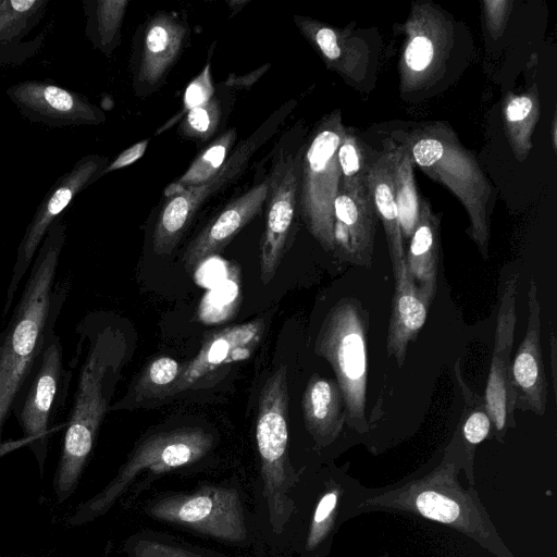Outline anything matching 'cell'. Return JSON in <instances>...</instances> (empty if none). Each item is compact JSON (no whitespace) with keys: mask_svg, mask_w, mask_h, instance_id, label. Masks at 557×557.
<instances>
[{"mask_svg":"<svg viewBox=\"0 0 557 557\" xmlns=\"http://www.w3.org/2000/svg\"><path fill=\"white\" fill-rule=\"evenodd\" d=\"M557 122H556V117H554V121H553V144H554V147L556 149V146H557V136H556V132H557Z\"/></svg>","mask_w":557,"mask_h":557,"instance_id":"obj_45","label":"cell"},{"mask_svg":"<svg viewBox=\"0 0 557 557\" xmlns=\"http://www.w3.org/2000/svg\"><path fill=\"white\" fill-rule=\"evenodd\" d=\"M66 239L60 219L47 232L29 268L20 300L0 332V456L1 436L14 399L45 347L70 294L72 276L57 280Z\"/></svg>","mask_w":557,"mask_h":557,"instance_id":"obj_2","label":"cell"},{"mask_svg":"<svg viewBox=\"0 0 557 557\" xmlns=\"http://www.w3.org/2000/svg\"><path fill=\"white\" fill-rule=\"evenodd\" d=\"M293 106V102H287L273 112L248 138L239 143L222 166L205 183L168 198L152 236L156 255L165 257L172 253L200 207L245 171L258 149L276 133Z\"/></svg>","mask_w":557,"mask_h":557,"instance_id":"obj_10","label":"cell"},{"mask_svg":"<svg viewBox=\"0 0 557 557\" xmlns=\"http://www.w3.org/2000/svg\"><path fill=\"white\" fill-rule=\"evenodd\" d=\"M86 37L109 57L121 41V28L128 0H84Z\"/></svg>","mask_w":557,"mask_h":557,"instance_id":"obj_28","label":"cell"},{"mask_svg":"<svg viewBox=\"0 0 557 557\" xmlns=\"http://www.w3.org/2000/svg\"><path fill=\"white\" fill-rule=\"evenodd\" d=\"M540 98L536 86L507 98L504 104L505 133L515 158L524 161L533 148L532 136L540 119Z\"/></svg>","mask_w":557,"mask_h":557,"instance_id":"obj_26","label":"cell"},{"mask_svg":"<svg viewBox=\"0 0 557 557\" xmlns=\"http://www.w3.org/2000/svg\"><path fill=\"white\" fill-rule=\"evenodd\" d=\"M188 36V26L170 13L159 12L146 25L137 79L156 87L176 62Z\"/></svg>","mask_w":557,"mask_h":557,"instance_id":"obj_22","label":"cell"},{"mask_svg":"<svg viewBox=\"0 0 557 557\" xmlns=\"http://www.w3.org/2000/svg\"><path fill=\"white\" fill-rule=\"evenodd\" d=\"M269 67L270 64H263L244 75L231 74L223 85L230 88H249L268 71Z\"/></svg>","mask_w":557,"mask_h":557,"instance_id":"obj_42","label":"cell"},{"mask_svg":"<svg viewBox=\"0 0 557 557\" xmlns=\"http://www.w3.org/2000/svg\"><path fill=\"white\" fill-rule=\"evenodd\" d=\"M149 139L141 140L122 151L112 162L108 163L99 174V178L113 171L128 166L139 160L147 150Z\"/></svg>","mask_w":557,"mask_h":557,"instance_id":"obj_41","label":"cell"},{"mask_svg":"<svg viewBox=\"0 0 557 557\" xmlns=\"http://www.w3.org/2000/svg\"><path fill=\"white\" fill-rule=\"evenodd\" d=\"M268 177L230 201L189 243L183 255L188 271L221 252L260 213L268 197Z\"/></svg>","mask_w":557,"mask_h":557,"instance_id":"obj_19","label":"cell"},{"mask_svg":"<svg viewBox=\"0 0 557 557\" xmlns=\"http://www.w3.org/2000/svg\"><path fill=\"white\" fill-rule=\"evenodd\" d=\"M346 127L339 111L325 115L304 146L300 163L298 208L313 238L334 251V201L339 190L337 148Z\"/></svg>","mask_w":557,"mask_h":557,"instance_id":"obj_8","label":"cell"},{"mask_svg":"<svg viewBox=\"0 0 557 557\" xmlns=\"http://www.w3.org/2000/svg\"><path fill=\"white\" fill-rule=\"evenodd\" d=\"M294 22L330 69L355 83L366 78L372 51L364 37L307 16L294 15Z\"/></svg>","mask_w":557,"mask_h":557,"instance_id":"obj_20","label":"cell"},{"mask_svg":"<svg viewBox=\"0 0 557 557\" xmlns=\"http://www.w3.org/2000/svg\"><path fill=\"white\" fill-rule=\"evenodd\" d=\"M214 96V85L212 82L210 63H208L203 70L195 77L189 85L187 86L184 98H183V107L180 111V114L174 116L171 120V123L165 124L162 128L159 129V133L163 132L166 127L173 125L176 121H181V119L191 109L203 104L208 100H210Z\"/></svg>","mask_w":557,"mask_h":557,"instance_id":"obj_38","label":"cell"},{"mask_svg":"<svg viewBox=\"0 0 557 557\" xmlns=\"http://www.w3.org/2000/svg\"><path fill=\"white\" fill-rule=\"evenodd\" d=\"M377 214L367 184L341 189L334 201V251L339 259L370 267Z\"/></svg>","mask_w":557,"mask_h":557,"instance_id":"obj_17","label":"cell"},{"mask_svg":"<svg viewBox=\"0 0 557 557\" xmlns=\"http://www.w3.org/2000/svg\"><path fill=\"white\" fill-rule=\"evenodd\" d=\"M376 153V150H373L354 131L346 127L336 154L341 172L339 188L352 189L364 185Z\"/></svg>","mask_w":557,"mask_h":557,"instance_id":"obj_31","label":"cell"},{"mask_svg":"<svg viewBox=\"0 0 557 557\" xmlns=\"http://www.w3.org/2000/svg\"><path fill=\"white\" fill-rule=\"evenodd\" d=\"M7 95L21 114L34 123L65 127L106 121L103 111L85 96L44 81L20 82L10 86Z\"/></svg>","mask_w":557,"mask_h":557,"instance_id":"obj_15","label":"cell"},{"mask_svg":"<svg viewBox=\"0 0 557 557\" xmlns=\"http://www.w3.org/2000/svg\"><path fill=\"white\" fill-rule=\"evenodd\" d=\"M222 117V106L216 97L201 106L189 110L180 123V133L187 138L208 140L219 127Z\"/></svg>","mask_w":557,"mask_h":557,"instance_id":"obj_34","label":"cell"},{"mask_svg":"<svg viewBox=\"0 0 557 557\" xmlns=\"http://www.w3.org/2000/svg\"><path fill=\"white\" fill-rule=\"evenodd\" d=\"M395 200L398 210L403 239H410L420 215L419 198L413 161L407 146L400 139H391Z\"/></svg>","mask_w":557,"mask_h":557,"instance_id":"obj_27","label":"cell"},{"mask_svg":"<svg viewBox=\"0 0 557 557\" xmlns=\"http://www.w3.org/2000/svg\"><path fill=\"white\" fill-rule=\"evenodd\" d=\"M73 369H65L63 346L53 332L17 393L12 414L42 474L55 419L66 404Z\"/></svg>","mask_w":557,"mask_h":557,"instance_id":"obj_9","label":"cell"},{"mask_svg":"<svg viewBox=\"0 0 557 557\" xmlns=\"http://www.w3.org/2000/svg\"><path fill=\"white\" fill-rule=\"evenodd\" d=\"M182 366L171 357H159L149 362L131 385L123 399L111 405L109 411L138 407L148 399H161L175 383Z\"/></svg>","mask_w":557,"mask_h":557,"instance_id":"obj_29","label":"cell"},{"mask_svg":"<svg viewBox=\"0 0 557 557\" xmlns=\"http://www.w3.org/2000/svg\"><path fill=\"white\" fill-rule=\"evenodd\" d=\"M47 0H1L0 45L16 44L42 17Z\"/></svg>","mask_w":557,"mask_h":557,"instance_id":"obj_32","label":"cell"},{"mask_svg":"<svg viewBox=\"0 0 557 557\" xmlns=\"http://www.w3.org/2000/svg\"><path fill=\"white\" fill-rule=\"evenodd\" d=\"M306 428L321 444L333 441L345 421L343 396L338 385L318 374L307 382L301 400Z\"/></svg>","mask_w":557,"mask_h":557,"instance_id":"obj_24","label":"cell"},{"mask_svg":"<svg viewBox=\"0 0 557 557\" xmlns=\"http://www.w3.org/2000/svg\"><path fill=\"white\" fill-rule=\"evenodd\" d=\"M420 513L431 520L450 523L460 516V506L451 498L434 492H421L416 498Z\"/></svg>","mask_w":557,"mask_h":557,"instance_id":"obj_37","label":"cell"},{"mask_svg":"<svg viewBox=\"0 0 557 557\" xmlns=\"http://www.w3.org/2000/svg\"><path fill=\"white\" fill-rule=\"evenodd\" d=\"M510 1H484V14L490 33L496 38L505 28L511 8Z\"/></svg>","mask_w":557,"mask_h":557,"instance_id":"obj_40","label":"cell"},{"mask_svg":"<svg viewBox=\"0 0 557 557\" xmlns=\"http://www.w3.org/2000/svg\"><path fill=\"white\" fill-rule=\"evenodd\" d=\"M406 253V265L414 283L432 300L437 287L440 218L421 200L420 215Z\"/></svg>","mask_w":557,"mask_h":557,"instance_id":"obj_25","label":"cell"},{"mask_svg":"<svg viewBox=\"0 0 557 557\" xmlns=\"http://www.w3.org/2000/svg\"><path fill=\"white\" fill-rule=\"evenodd\" d=\"M532 280L528 292L529 315L525 335L510 367L516 408L543 416L546 409L548 383L541 346V306Z\"/></svg>","mask_w":557,"mask_h":557,"instance_id":"obj_18","label":"cell"},{"mask_svg":"<svg viewBox=\"0 0 557 557\" xmlns=\"http://www.w3.org/2000/svg\"><path fill=\"white\" fill-rule=\"evenodd\" d=\"M518 274L504 284L496 320L495 343L485 388V408L495 431L503 433L513 420L516 398L511 386L510 354L516 327V294Z\"/></svg>","mask_w":557,"mask_h":557,"instance_id":"obj_16","label":"cell"},{"mask_svg":"<svg viewBox=\"0 0 557 557\" xmlns=\"http://www.w3.org/2000/svg\"><path fill=\"white\" fill-rule=\"evenodd\" d=\"M1 1V0H0Z\"/></svg>","mask_w":557,"mask_h":557,"instance_id":"obj_46","label":"cell"},{"mask_svg":"<svg viewBox=\"0 0 557 557\" xmlns=\"http://www.w3.org/2000/svg\"><path fill=\"white\" fill-rule=\"evenodd\" d=\"M126 548L129 557H208L152 535H136Z\"/></svg>","mask_w":557,"mask_h":557,"instance_id":"obj_36","label":"cell"},{"mask_svg":"<svg viewBox=\"0 0 557 557\" xmlns=\"http://www.w3.org/2000/svg\"><path fill=\"white\" fill-rule=\"evenodd\" d=\"M414 165L445 185L466 209L468 234L482 256H488L493 188L475 158L442 123L428 125L399 138Z\"/></svg>","mask_w":557,"mask_h":557,"instance_id":"obj_3","label":"cell"},{"mask_svg":"<svg viewBox=\"0 0 557 557\" xmlns=\"http://www.w3.org/2000/svg\"><path fill=\"white\" fill-rule=\"evenodd\" d=\"M456 372L458 382L462 387L466 407L470 409L462 428L463 436L468 443L476 445L488 435L492 421L486 411L485 403L468 388L461 380L458 369Z\"/></svg>","mask_w":557,"mask_h":557,"instance_id":"obj_35","label":"cell"},{"mask_svg":"<svg viewBox=\"0 0 557 557\" xmlns=\"http://www.w3.org/2000/svg\"><path fill=\"white\" fill-rule=\"evenodd\" d=\"M237 132L230 128L213 139L190 163L187 171L164 189L169 198L209 180L226 161L233 151Z\"/></svg>","mask_w":557,"mask_h":557,"instance_id":"obj_30","label":"cell"},{"mask_svg":"<svg viewBox=\"0 0 557 557\" xmlns=\"http://www.w3.org/2000/svg\"><path fill=\"white\" fill-rule=\"evenodd\" d=\"M337 503V494L335 492H327L324 494L314 510L311 530L308 539L309 547H313L321 540L325 533L327 521L332 516Z\"/></svg>","mask_w":557,"mask_h":557,"instance_id":"obj_39","label":"cell"},{"mask_svg":"<svg viewBox=\"0 0 557 557\" xmlns=\"http://www.w3.org/2000/svg\"><path fill=\"white\" fill-rule=\"evenodd\" d=\"M287 412V369L280 364L261 389L256 424L263 497L276 533L284 531L293 508L288 496L294 474L288 459Z\"/></svg>","mask_w":557,"mask_h":557,"instance_id":"obj_6","label":"cell"},{"mask_svg":"<svg viewBox=\"0 0 557 557\" xmlns=\"http://www.w3.org/2000/svg\"><path fill=\"white\" fill-rule=\"evenodd\" d=\"M459 26L432 2H416L403 25L405 46L399 61V89L404 98L419 99L444 87L459 52ZM461 53V52H459Z\"/></svg>","mask_w":557,"mask_h":557,"instance_id":"obj_4","label":"cell"},{"mask_svg":"<svg viewBox=\"0 0 557 557\" xmlns=\"http://www.w3.org/2000/svg\"><path fill=\"white\" fill-rule=\"evenodd\" d=\"M368 190L377 218L381 220L388 246L394 278L407 270L406 251L400 230L394 190L393 152L391 139L384 140V148L377 151L367 175Z\"/></svg>","mask_w":557,"mask_h":557,"instance_id":"obj_21","label":"cell"},{"mask_svg":"<svg viewBox=\"0 0 557 557\" xmlns=\"http://www.w3.org/2000/svg\"><path fill=\"white\" fill-rule=\"evenodd\" d=\"M226 3L231 7V9L234 10V13H235L238 10H240V8L243 5H245L247 3V1H227Z\"/></svg>","mask_w":557,"mask_h":557,"instance_id":"obj_44","label":"cell"},{"mask_svg":"<svg viewBox=\"0 0 557 557\" xmlns=\"http://www.w3.org/2000/svg\"><path fill=\"white\" fill-rule=\"evenodd\" d=\"M550 375H552V384H553V391L554 395L556 397L557 394V339L556 334L554 331L550 333Z\"/></svg>","mask_w":557,"mask_h":557,"instance_id":"obj_43","label":"cell"},{"mask_svg":"<svg viewBox=\"0 0 557 557\" xmlns=\"http://www.w3.org/2000/svg\"><path fill=\"white\" fill-rule=\"evenodd\" d=\"M107 164L108 159L102 156H84L69 172L60 176L47 191L17 247L15 262L4 298L2 318L8 314L15 299L18 286L29 270L50 226L61 219L64 210L81 191L99 180V174Z\"/></svg>","mask_w":557,"mask_h":557,"instance_id":"obj_12","label":"cell"},{"mask_svg":"<svg viewBox=\"0 0 557 557\" xmlns=\"http://www.w3.org/2000/svg\"><path fill=\"white\" fill-rule=\"evenodd\" d=\"M368 312L354 298L337 301L325 315L315 341V354L333 368L343 396L345 418L360 431L367 429Z\"/></svg>","mask_w":557,"mask_h":557,"instance_id":"obj_5","label":"cell"},{"mask_svg":"<svg viewBox=\"0 0 557 557\" xmlns=\"http://www.w3.org/2000/svg\"><path fill=\"white\" fill-rule=\"evenodd\" d=\"M75 334V351L69 366L78 367V375L53 478L58 503L65 502L77 487L109 412L127 352L125 333L99 313L82 319Z\"/></svg>","mask_w":557,"mask_h":557,"instance_id":"obj_1","label":"cell"},{"mask_svg":"<svg viewBox=\"0 0 557 557\" xmlns=\"http://www.w3.org/2000/svg\"><path fill=\"white\" fill-rule=\"evenodd\" d=\"M214 437L201 428H181L150 435L136 446L112 481L79 504L70 516L71 525H82L104 515L144 471L153 474L195 463L213 447Z\"/></svg>","mask_w":557,"mask_h":557,"instance_id":"obj_7","label":"cell"},{"mask_svg":"<svg viewBox=\"0 0 557 557\" xmlns=\"http://www.w3.org/2000/svg\"><path fill=\"white\" fill-rule=\"evenodd\" d=\"M432 299L414 283L408 270L395 280L387 333V352L403 367L407 348L424 325Z\"/></svg>","mask_w":557,"mask_h":557,"instance_id":"obj_23","label":"cell"},{"mask_svg":"<svg viewBox=\"0 0 557 557\" xmlns=\"http://www.w3.org/2000/svg\"><path fill=\"white\" fill-rule=\"evenodd\" d=\"M264 329V319H255L209 335L195 358L182 366L177 380L163 398L213 383L228 368L250 358L260 344Z\"/></svg>","mask_w":557,"mask_h":557,"instance_id":"obj_14","label":"cell"},{"mask_svg":"<svg viewBox=\"0 0 557 557\" xmlns=\"http://www.w3.org/2000/svg\"><path fill=\"white\" fill-rule=\"evenodd\" d=\"M239 302V274L236 267H230L224 283L209 290L199 307V319L212 323L226 320Z\"/></svg>","mask_w":557,"mask_h":557,"instance_id":"obj_33","label":"cell"},{"mask_svg":"<svg viewBox=\"0 0 557 557\" xmlns=\"http://www.w3.org/2000/svg\"><path fill=\"white\" fill-rule=\"evenodd\" d=\"M302 149L278 151L268 176L267 219L260 244L263 284L275 276L296 225Z\"/></svg>","mask_w":557,"mask_h":557,"instance_id":"obj_13","label":"cell"},{"mask_svg":"<svg viewBox=\"0 0 557 557\" xmlns=\"http://www.w3.org/2000/svg\"><path fill=\"white\" fill-rule=\"evenodd\" d=\"M147 512L224 542L242 543L248 536L242 499L233 487L205 486L161 497L148 506Z\"/></svg>","mask_w":557,"mask_h":557,"instance_id":"obj_11","label":"cell"}]
</instances>
